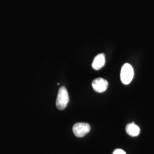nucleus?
I'll list each match as a JSON object with an SVG mask.
<instances>
[{
	"mask_svg": "<svg viewBox=\"0 0 154 154\" xmlns=\"http://www.w3.org/2000/svg\"><path fill=\"white\" fill-rule=\"evenodd\" d=\"M69 102V96L65 87L62 86L59 89L58 96L56 100V107L60 110L66 109Z\"/></svg>",
	"mask_w": 154,
	"mask_h": 154,
	"instance_id": "obj_1",
	"label": "nucleus"
},
{
	"mask_svg": "<svg viewBox=\"0 0 154 154\" xmlns=\"http://www.w3.org/2000/svg\"><path fill=\"white\" fill-rule=\"evenodd\" d=\"M134 77V69L129 63H125L122 66L121 72L122 82L125 85H128L131 82Z\"/></svg>",
	"mask_w": 154,
	"mask_h": 154,
	"instance_id": "obj_2",
	"label": "nucleus"
},
{
	"mask_svg": "<svg viewBox=\"0 0 154 154\" xmlns=\"http://www.w3.org/2000/svg\"><path fill=\"white\" fill-rule=\"evenodd\" d=\"M90 130V126L87 123H77L72 127L74 134L78 138H82L86 135Z\"/></svg>",
	"mask_w": 154,
	"mask_h": 154,
	"instance_id": "obj_3",
	"label": "nucleus"
},
{
	"mask_svg": "<svg viewBox=\"0 0 154 154\" xmlns=\"http://www.w3.org/2000/svg\"><path fill=\"white\" fill-rule=\"evenodd\" d=\"M108 82L103 78H98L95 79L92 82V87L97 93H103L108 88Z\"/></svg>",
	"mask_w": 154,
	"mask_h": 154,
	"instance_id": "obj_4",
	"label": "nucleus"
},
{
	"mask_svg": "<svg viewBox=\"0 0 154 154\" xmlns=\"http://www.w3.org/2000/svg\"><path fill=\"white\" fill-rule=\"evenodd\" d=\"M105 64V56L104 54L101 53L97 55L94 60L92 67L94 70H98L103 67Z\"/></svg>",
	"mask_w": 154,
	"mask_h": 154,
	"instance_id": "obj_5",
	"label": "nucleus"
},
{
	"mask_svg": "<svg viewBox=\"0 0 154 154\" xmlns=\"http://www.w3.org/2000/svg\"><path fill=\"white\" fill-rule=\"evenodd\" d=\"M126 130L127 133L131 137H137L140 133V128L134 122L127 125Z\"/></svg>",
	"mask_w": 154,
	"mask_h": 154,
	"instance_id": "obj_6",
	"label": "nucleus"
},
{
	"mask_svg": "<svg viewBox=\"0 0 154 154\" xmlns=\"http://www.w3.org/2000/svg\"><path fill=\"white\" fill-rule=\"evenodd\" d=\"M112 154H126V152L122 149H116L113 152Z\"/></svg>",
	"mask_w": 154,
	"mask_h": 154,
	"instance_id": "obj_7",
	"label": "nucleus"
}]
</instances>
